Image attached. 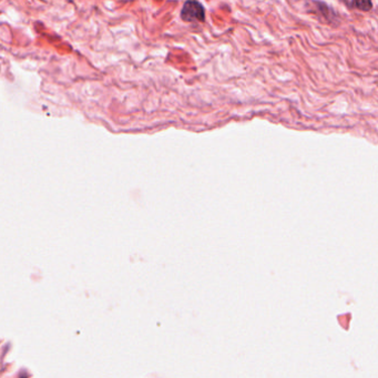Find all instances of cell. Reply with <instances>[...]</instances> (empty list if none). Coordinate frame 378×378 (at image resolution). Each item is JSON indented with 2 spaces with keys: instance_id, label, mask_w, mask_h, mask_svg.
<instances>
[{
  "instance_id": "7a4b0ae2",
  "label": "cell",
  "mask_w": 378,
  "mask_h": 378,
  "mask_svg": "<svg viewBox=\"0 0 378 378\" xmlns=\"http://www.w3.org/2000/svg\"><path fill=\"white\" fill-rule=\"evenodd\" d=\"M354 8L361 11H370L373 9V0H352Z\"/></svg>"
},
{
  "instance_id": "6da1fadb",
  "label": "cell",
  "mask_w": 378,
  "mask_h": 378,
  "mask_svg": "<svg viewBox=\"0 0 378 378\" xmlns=\"http://www.w3.org/2000/svg\"><path fill=\"white\" fill-rule=\"evenodd\" d=\"M181 18L187 23H202L204 22L205 12L203 6L196 0H188L183 5L181 10Z\"/></svg>"
}]
</instances>
